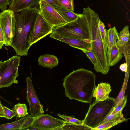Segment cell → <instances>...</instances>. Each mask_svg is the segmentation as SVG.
Segmentation results:
<instances>
[{"label": "cell", "instance_id": "24", "mask_svg": "<svg viewBox=\"0 0 130 130\" xmlns=\"http://www.w3.org/2000/svg\"><path fill=\"white\" fill-rule=\"evenodd\" d=\"M17 114V118L23 117L28 114L27 105L25 104L18 103L14 105L12 109Z\"/></svg>", "mask_w": 130, "mask_h": 130}, {"label": "cell", "instance_id": "28", "mask_svg": "<svg viewBox=\"0 0 130 130\" xmlns=\"http://www.w3.org/2000/svg\"><path fill=\"white\" fill-rule=\"evenodd\" d=\"M58 116L63 119L66 122L74 123L83 124V120H80L70 116L58 114Z\"/></svg>", "mask_w": 130, "mask_h": 130}, {"label": "cell", "instance_id": "12", "mask_svg": "<svg viewBox=\"0 0 130 130\" xmlns=\"http://www.w3.org/2000/svg\"><path fill=\"white\" fill-rule=\"evenodd\" d=\"M50 37L51 38L65 42L75 48L82 50L90 51V40L78 39L64 37L53 31Z\"/></svg>", "mask_w": 130, "mask_h": 130}, {"label": "cell", "instance_id": "26", "mask_svg": "<svg viewBox=\"0 0 130 130\" xmlns=\"http://www.w3.org/2000/svg\"><path fill=\"white\" fill-rule=\"evenodd\" d=\"M123 117V115L122 114V110L113 114L110 113L109 112L105 119L96 127L107 122L118 120Z\"/></svg>", "mask_w": 130, "mask_h": 130}, {"label": "cell", "instance_id": "32", "mask_svg": "<svg viewBox=\"0 0 130 130\" xmlns=\"http://www.w3.org/2000/svg\"><path fill=\"white\" fill-rule=\"evenodd\" d=\"M98 27L102 40L105 43L106 31L104 23L100 20L99 22Z\"/></svg>", "mask_w": 130, "mask_h": 130}, {"label": "cell", "instance_id": "30", "mask_svg": "<svg viewBox=\"0 0 130 130\" xmlns=\"http://www.w3.org/2000/svg\"><path fill=\"white\" fill-rule=\"evenodd\" d=\"M62 6L67 10L74 12L73 0H59Z\"/></svg>", "mask_w": 130, "mask_h": 130}, {"label": "cell", "instance_id": "11", "mask_svg": "<svg viewBox=\"0 0 130 130\" xmlns=\"http://www.w3.org/2000/svg\"><path fill=\"white\" fill-rule=\"evenodd\" d=\"M65 122L50 115L43 113L35 117L30 126L39 130H61V127L65 124Z\"/></svg>", "mask_w": 130, "mask_h": 130}, {"label": "cell", "instance_id": "9", "mask_svg": "<svg viewBox=\"0 0 130 130\" xmlns=\"http://www.w3.org/2000/svg\"><path fill=\"white\" fill-rule=\"evenodd\" d=\"M53 28L51 27L39 12L30 35L29 43L31 45L39 40L52 33Z\"/></svg>", "mask_w": 130, "mask_h": 130}, {"label": "cell", "instance_id": "3", "mask_svg": "<svg viewBox=\"0 0 130 130\" xmlns=\"http://www.w3.org/2000/svg\"><path fill=\"white\" fill-rule=\"evenodd\" d=\"M100 20L98 14L92 10L89 22L91 49L96 57L98 63L94 66L95 70L103 75L108 72L110 67L108 66L107 58V48L105 43L102 40L99 28Z\"/></svg>", "mask_w": 130, "mask_h": 130}, {"label": "cell", "instance_id": "17", "mask_svg": "<svg viewBox=\"0 0 130 130\" xmlns=\"http://www.w3.org/2000/svg\"><path fill=\"white\" fill-rule=\"evenodd\" d=\"M27 118V115L15 121L0 125V130H26L27 128L26 124Z\"/></svg>", "mask_w": 130, "mask_h": 130}, {"label": "cell", "instance_id": "20", "mask_svg": "<svg viewBox=\"0 0 130 130\" xmlns=\"http://www.w3.org/2000/svg\"><path fill=\"white\" fill-rule=\"evenodd\" d=\"M130 118H126L124 117L119 119L113 121L107 122L100 125L99 126L92 128V130H107L112 127L119 123L127 121Z\"/></svg>", "mask_w": 130, "mask_h": 130}, {"label": "cell", "instance_id": "31", "mask_svg": "<svg viewBox=\"0 0 130 130\" xmlns=\"http://www.w3.org/2000/svg\"><path fill=\"white\" fill-rule=\"evenodd\" d=\"M3 109L5 115V118L6 119H11L17 115L16 112L14 110H11L5 106L3 107Z\"/></svg>", "mask_w": 130, "mask_h": 130}, {"label": "cell", "instance_id": "22", "mask_svg": "<svg viewBox=\"0 0 130 130\" xmlns=\"http://www.w3.org/2000/svg\"><path fill=\"white\" fill-rule=\"evenodd\" d=\"M128 77L129 73H127V74L126 73V74L121 89L118 96L116 99H115L113 104L114 107L120 104L123 100L128 80Z\"/></svg>", "mask_w": 130, "mask_h": 130}, {"label": "cell", "instance_id": "37", "mask_svg": "<svg viewBox=\"0 0 130 130\" xmlns=\"http://www.w3.org/2000/svg\"><path fill=\"white\" fill-rule=\"evenodd\" d=\"M0 112L4 114V111L3 109V107L0 101Z\"/></svg>", "mask_w": 130, "mask_h": 130}, {"label": "cell", "instance_id": "5", "mask_svg": "<svg viewBox=\"0 0 130 130\" xmlns=\"http://www.w3.org/2000/svg\"><path fill=\"white\" fill-rule=\"evenodd\" d=\"M115 98L109 97L102 101L95 100L90 105L84 119L83 124L91 128L96 127L102 122L113 107Z\"/></svg>", "mask_w": 130, "mask_h": 130}, {"label": "cell", "instance_id": "34", "mask_svg": "<svg viewBox=\"0 0 130 130\" xmlns=\"http://www.w3.org/2000/svg\"><path fill=\"white\" fill-rule=\"evenodd\" d=\"M10 0H0V9L2 11L5 10L9 5Z\"/></svg>", "mask_w": 130, "mask_h": 130}, {"label": "cell", "instance_id": "6", "mask_svg": "<svg viewBox=\"0 0 130 130\" xmlns=\"http://www.w3.org/2000/svg\"><path fill=\"white\" fill-rule=\"evenodd\" d=\"M20 60V56L16 55L2 61L0 64V89L18 83L16 78L19 75L18 68Z\"/></svg>", "mask_w": 130, "mask_h": 130}, {"label": "cell", "instance_id": "8", "mask_svg": "<svg viewBox=\"0 0 130 130\" xmlns=\"http://www.w3.org/2000/svg\"><path fill=\"white\" fill-rule=\"evenodd\" d=\"M15 12L9 9L0 13V25L4 37L5 44L10 46L15 31Z\"/></svg>", "mask_w": 130, "mask_h": 130}, {"label": "cell", "instance_id": "29", "mask_svg": "<svg viewBox=\"0 0 130 130\" xmlns=\"http://www.w3.org/2000/svg\"><path fill=\"white\" fill-rule=\"evenodd\" d=\"M40 0H36L35 5H37ZM50 5L57 9L61 10H66L61 4L59 0H44Z\"/></svg>", "mask_w": 130, "mask_h": 130}, {"label": "cell", "instance_id": "4", "mask_svg": "<svg viewBox=\"0 0 130 130\" xmlns=\"http://www.w3.org/2000/svg\"><path fill=\"white\" fill-rule=\"evenodd\" d=\"M83 10L76 20L54 28L53 31L67 37L90 40L89 22L92 9L88 7Z\"/></svg>", "mask_w": 130, "mask_h": 130}, {"label": "cell", "instance_id": "10", "mask_svg": "<svg viewBox=\"0 0 130 130\" xmlns=\"http://www.w3.org/2000/svg\"><path fill=\"white\" fill-rule=\"evenodd\" d=\"M26 80L27 84L26 98L29 106V112L30 116L36 117L44 112L43 106L34 89L32 80L29 77H27L26 78Z\"/></svg>", "mask_w": 130, "mask_h": 130}, {"label": "cell", "instance_id": "1", "mask_svg": "<svg viewBox=\"0 0 130 130\" xmlns=\"http://www.w3.org/2000/svg\"><path fill=\"white\" fill-rule=\"evenodd\" d=\"M96 77L92 71L83 68L73 70L63 80L66 95L70 100L90 104Z\"/></svg>", "mask_w": 130, "mask_h": 130}, {"label": "cell", "instance_id": "41", "mask_svg": "<svg viewBox=\"0 0 130 130\" xmlns=\"http://www.w3.org/2000/svg\"><path fill=\"white\" fill-rule=\"evenodd\" d=\"M1 77L0 76V83H1Z\"/></svg>", "mask_w": 130, "mask_h": 130}, {"label": "cell", "instance_id": "23", "mask_svg": "<svg viewBox=\"0 0 130 130\" xmlns=\"http://www.w3.org/2000/svg\"><path fill=\"white\" fill-rule=\"evenodd\" d=\"M61 130H91L92 128L84 124L71 123L65 122L61 127Z\"/></svg>", "mask_w": 130, "mask_h": 130}, {"label": "cell", "instance_id": "15", "mask_svg": "<svg viewBox=\"0 0 130 130\" xmlns=\"http://www.w3.org/2000/svg\"><path fill=\"white\" fill-rule=\"evenodd\" d=\"M106 56L108 66L110 67L116 64L122 58L123 55L116 44H115L110 49H107Z\"/></svg>", "mask_w": 130, "mask_h": 130}, {"label": "cell", "instance_id": "40", "mask_svg": "<svg viewBox=\"0 0 130 130\" xmlns=\"http://www.w3.org/2000/svg\"><path fill=\"white\" fill-rule=\"evenodd\" d=\"M2 61H0V64L2 62ZM0 98H2V96L0 95Z\"/></svg>", "mask_w": 130, "mask_h": 130}, {"label": "cell", "instance_id": "35", "mask_svg": "<svg viewBox=\"0 0 130 130\" xmlns=\"http://www.w3.org/2000/svg\"><path fill=\"white\" fill-rule=\"evenodd\" d=\"M128 67L127 63H124L120 66L119 69L122 71L126 72L127 70Z\"/></svg>", "mask_w": 130, "mask_h": 130}, {"label": "cell", "instance_id": "19", "mask_svg": "<svg viewBox=\"0 0 130 130\" xmlns=\"http://www.w3.org/2000/svg\"><path fill=\"white\" fill-rule=\"evenodd\" d=\"M129 26L126 25L120 32L118 33V39L116 42L117 45H121L130 41Z\"/></svg>", "mask_w": 130, "mask_h": 130}, {"label": "cell", "instance_id": "25", "mask_svg": "<svg viewBox=\"0 0 130 130\" xmlns=\"http://www.w3.org/2000/svg\"><path fill=\"white\" fill-rule=\"evenodd\" d=\"M120 52L124 55L126 60V63L128 66L129 64L130 56V42H128L121 45H117Z\"/></svg>", "mask_w": 130, "mask_h": 130}, {"label": "cell", "instance_id": "33", "mask_svg": "<svg viewBox=\"0 0 130 130\" xmlns=\"http://www.w3.org/2000/svg\"><path fill=\"white\" fill-rule=\"evenodd\" d=\"M82 51L86 54L87 56L93 64L94 66L97 64L98 62L96 58L91 51L86 50H82Z\"/></svg>", "mask_w": 130, "mask_h": 130}, {"label": "cell", "instance_id": "7", "mask_svg": "<svg viewBox=\"0 0 130 130\" xmlns=\"http://www.w3.org/2000/svg\"><path fill=\"white\" fill-rule=\"evenodd\" d=\"M38 4L39 12L53 29L67 23L56 9L44 0H40Z\"/></svg>", "mask_w": 130, "mask_h": 130}, {"label": "cell", "instance_id": "27", "mask_svg": "<svg viewBox=\"0 0 130 130\" xmlns=\"http://www.w3.org/2000/svg\"><path fill=\"white\" fill-rule=\"evenodd\" d=\"M127 95L124 96L123 101L116 107H113L110 111V113L113 114L122 110L123 108L125 106L127 101Z\"/></svg>", "mask_w": 130, "mask_h": 130}, {"label": "cell", "instance_id": "2", "mask_svg": "<svg viewBox=\"0 0 130 130\" xmlns=\"http://www.w3.org/2000/svg\"><path fill=\"white\" fill-rule=\"evenodd\" d=\"M39 12L36 7L15 12V31L10 45L17 55L26 56L30 47L29 43L30 34Z\"/></svg>", "mask_w": 130, "mask_h": 130}, {"label": "cell", "instance_id": "16", "mask_svg": "<svg viewBox=\"0 0 130 130\" xmlns=\"http://www.w3.org/2000/svg\"><path fill=\"white\" fill-rule=\"evenodd\" d=\"M38 64L43 67L51 69L58 64L59 61L57 57L53 55L45 54L38 58Z\"/></svg>", "mask_w": 130, "mask_h": 130}, {"label": "cell", "instance_id": "18", "mask_svg": "<svg viewBox=\"0 0 130 130\" xmlns=\"http://www.w3.org/2000/svg\"><path fill=\"white\" fill-rule=\"evenodd\" d=\"M118 33L115 26L109 28L106 31L105 43L108 50H110L113 45L116 44L118 39Z\"/></svg>", "mask_w": 130, "mask_h": 130}, {"label": "cell", "instance_id": "38", "mask_svg": "<svg viewBox=\"0 0 130 130\" xmlns=\"http://www.w3.org/2000/svg\"><path fill=\"white\" fill-rule=\"evenodd\" d=\"M5 43L3 42H0V49L2 48V46Z\"/></svg>", "mask_w": 130, "mask_h": 130}, {"label": "cell", "instance_id": "14", "mask_svg": "<svg viewBox=\"0 0 130 130\" xmlns=\"http://www.w3.org/2000/svg\"><path fill=\"white\" fill-rule=\"evenodd\" d=\"M36 0H10L9 9L15 12H19L33 7Z\"/></svg>", "mask_w": 130, "mask_h": 130}, {"label": "cell", "instance_id": "21", "mask_svg": "<svg viewBox=\"0 0 130 130\" xmlns=\"http://www.w3.org/2000/svg\"><path fill=\"white\" fill-rule=\"evenodd\" d=\"M56 9L67 23L76 20L80 14L67 10H61L57 9Z\"/></svg>", "mask_w": 130, "mask_h": 130}, {"label": "cell", "instance_id": "39", "mask_svg": "<svg viewBox=\"0 0 130 130\" xmlns=\"http://www.w3.org/2000/svg\"><path fill=\"white\" fill-rule=\"evenodd\" d=\"M5 117V115L0 112V117Z\"/></svg>", "mask_w": 130, "mask_h": 130}, {"label": "cell", "instance_id": "13", "mask_svg": "<svg viewBox=\"0 0 130 130\" xmlns=\"http://www.w3.org/2000/svg\"><path fill=\"white\" fill-rule=\"evenodd\" d=\"M111 91V87L110 84L102 82L95 87L92 97L95 98V100L103 101L109 97V94Z\"/></svg>", "mask_w": 130, "mask_h": 130}, {"label": "cell", "instance_id": "36", "mask_svg": "<svg viewBox=\"0 0 130 130\" xmlns=\"http://www.w3.org/2000/svg\"><path fill=\"white\" fill-rule=\"evenodd\" d=\"M0 42L5 43V41L3 32L0 25Z\"/></svg>", "mask_w": 130, "mask_h": 130}]
</instances>
